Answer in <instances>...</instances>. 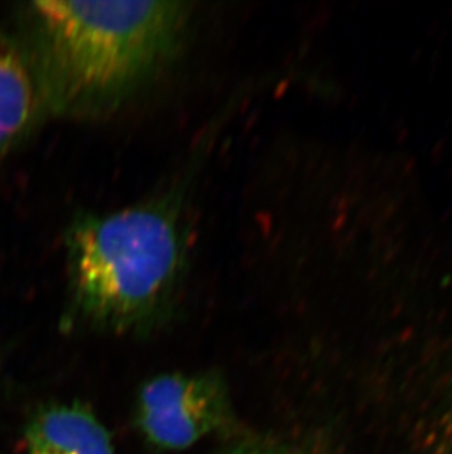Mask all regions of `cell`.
I'll use <instances>...</instances> for the list:
<instances>
[{"label": "cell", "instance_id": "1", "mask_svg": "<svg viewBox=\"0 0 452 454\" xmlns=\"http://www.w3.org/2000/svg\"><path fill=\"white\" fill-rule=\"evenodd\" d=\"M180 2H35V65L47 106L111 111L160 69L187 20Z\"/></svg>", "mask_w": 452, "mask_h": 454}, {"label": "cell", "instance_id": "2", "mask_svg": "<svg viewBox=\"0 0 452 454\" xmlns=\"http://www.w3.org/2000/svg\"><path fill=\"white\" fill-rule=\"evenodd\" d=\"M73 304L87 321L129 330L158 317L183 270L180 214L167 200L74 221L66 236Z\"/></svg>", "mask_w": 452, "mask_h": 454}, {"label": "cell", "instance_id": "3", "mask_svg": "<svg viewBox=\"0 0 452 454\" xmlns=\"http://www.w3.org/2000/svg\"><path fill=\"white\" fill-rule=\"evenodd\" d=\"M225 382L214 373H165L145 382L136 404L145 442L167 451L190 449L230 419Z\"/></svg>", "mask_w": 452, "mask_h": 454}, {"label": "cell", "instance_id": "4", "mask_svg": "<svg viewBox=\"0 0 452 454\" xmlns=\"http://www.w3.org/2000/svg\"><path fill=\"white\" fill-rule=\"evenodd\" d=\"M46 106L35 56L0 28V153L35 127Z\"/></svg>", "mask_w": 452, "mask_h": 454}, {"label": "cell", "instance_id": "5", "mask_svg": "<svg viewBox=\"0 0 452 454\" xmlns=\"http://www.w3.org/2000/svg\"><path fill=\"white\" fill-rule=\"evenodd\" d=\"M27 454H116L102 422L82 404L49 406L26 428Z\"/></svg>", "mask_w": 452, "mask_h": 454}, {"label": "cell", "instance_id": "6", "mask_svg": "<svg viewBox=\"0 0 452 454\" xmlns=\"http://www.w3.org/2000/svg\"><path fill=\"white\" fill-rule=\"evenodd\" d=\"M244 454H290L285 453V451H277V450H254V451H247V453Z\"/></svg>", "mask_w": 452, "mask_h": 454}, {"label": "cell", "instance_id": "7", "mask_svg": "<svg viewBox=\"0 0 452 454\" xmlns=\"http://www.w3.org/2000/svg\"><path fill=\"white\" fill-rule=\"evenodd\" d=\"M452 454V453H451Z\"/></svg>", "mask_w": 452, "mask_h": 454}]
</instances>
